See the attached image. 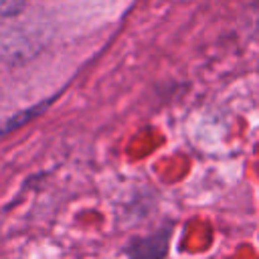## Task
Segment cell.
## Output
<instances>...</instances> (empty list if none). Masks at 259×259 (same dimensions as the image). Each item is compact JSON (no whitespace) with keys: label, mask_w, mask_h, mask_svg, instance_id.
I'll return each instance as SVG.
<instances>
[{"label":"cell","mask_w":259,"mask_h":259,"mask_svg":"<svg viewBox=\"0 0 259 259\" xmlns=\"http://www.w3.org/2000/svg\"><path fill=\"white\" fill-rule=\"evenodd\" d=\"M26 0H0V18L14 16L24 8Z\"/></svg>","instance_id":"1"}]
</instances>
